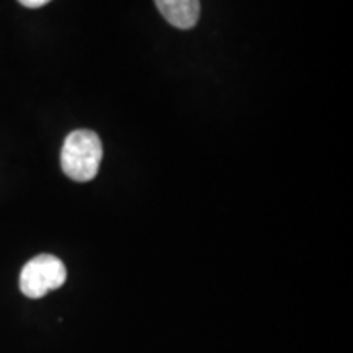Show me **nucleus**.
Segmentation results:
<instances>
[{
  "label": "nucleus",
  "instance_id": "1",
  "mask_svg": "<svg viewBox=\"0 0 353 353\" xmlns=\"http://www.w3.org/2000/svg\"><path fill=\"white\" fill-rule=\"evenodd\" d=\"M103 148L99 134L90 130L72 131L61 151V167L69 179L90 182L99 174Z\"/></svg>",
  "mask_w": 353,
  "mask_h": 353
},
{
  "label": "nucleus",
  "instance_id": "2",
  "mask_svg": "<svg viewBox=\"0 0 353 353\" xmlns=\"http://www.w3.org/2000/svg\"><path fill=\"white\" fill-rule=\"evenodd\" d=\"M65 278L68 270L64 263L54 255L41 254L21 268L20 290L26 298L38 299L46 296L52 290L61 288L65 283Z\"/></svg>",
  "mask_w": 353,
  "mask_h": 353
},
{
  "label": "nucleus",
  "instance_id": "3",
  "mask_svg": "<svg viewBox=\"0 0 353 353\" xmlns=\"http://www.w3.org/2000/svg\"><path fill=\"white\" fill-rule=\"evenodd\" d=\"M162 17L180 30H190L200 20V0H156Z\"/></svg>",
  "mask_w": 353,
  "mask_h": 353
},
{
  "label": "nucleus",
  "instance_id": "4",
  "mask_svg": "<svg viewBox=\"0 0 353 353\" xmlns=\"http://www.w3.org/2000/svg\"><path fill=\"white\" fill-rule=\"evenodd\" d=\"M19 2L26 8H39L50 3L51 0H19Z\"/></svg>",
  "mask_w": 353,
  "mask_h": 353
}]
</instances>
